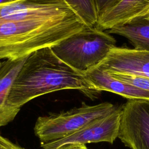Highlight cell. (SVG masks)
I'll list each match as a JSON object with an SVG mask.
<instances>
[{
    "mask_svg": "<svg viewBox=\"0 0 149 149\" xmlns=\"http://www.w3.org/2000/svg\"><path fill=\"white\" fill-rule=\"evenodd\" d=\"M87 27L63 0L0 18V61L51 47Z\"/></svg>",
    "mask_w": 149,
    "mask_h": 149,
    "instance_id": "cell-1",
    "label": "cell"
},
{
    "mask_svg": "<svg viewBox=\"0 0 149 149\" xmlns=\"http://www.w3.org/2000/svg\"><path fill=\"white\" fill-rule=\"evenodd\" d=\"M62 90H77L94 99L101 93L81 74L60 59L51 47L38 49L26 58L8 98V104L20 111L29 101Z\"/></svg>",
    "mask_w": 149,
    "mask_h": 149,
    "instance_id": "cell-2",
    "label": "cell"
},
{
    "mask_svg": "<svg viewBox=\"0 0 149 149\" xmlns=\"http://www.w3.org/2000/svg\"><path fill=\"white\" fill-rule=\"evenodd\" d=\"M116 43L106 31L87 27L51 48L63 62L84 74L102 62Z\"/></svg>",
    "mask_w": 149,
    "mask_h": 149,
    "instance_id": "cell-3",
    "label": "cell"
},
{
    "mask_svg": "<svg viewBox=\"0 0 149 149\" xmlns=\"http://www.w3.org/2000/svg\"><path fill=\"white\" fill-rule=\"evenodd\" d=\"M118 107L108 102L88 105L84 102L79 107L48 115L39 116L34 130L41 143H47L67 137L93 120L108 115Z\"/></svg>",
    "mask_w": 149,
    "mask_h": 149,
    "instance_id": "cell-4",
    "label": "cell"
},
{
    "mask_svg": "<svg viewBox=\"0 0 149 149\" xmlns=\"http://www.w3.org/2000/svg\"><path fill=\"white\" fill-rule=\"evenodd\" d=\"M118 138L130 149H149V100H128L122 106Z\"/></svg>",
    "mask_w": 149,
    "mask_h": 149,
    "instance_id": "cell-5",
    "label": "cell"
},
{
    "mask_svg": "<svg viewBox=\"0 0 149 149\" xmlns=\"http://www.w3.org/2000/svg\"><path fill=\"white\" fill-rule=\"evenodd\" d=\"M121 115L122 106L110 114L93 120L67 137L41 143V146L43 149H58L65 144L72 143L86 144L105 141L112 144L118 137Z\"/></svg>",
    "mask_w": 149,
    "mask_h": 149,
    "instance_id": "cell-6",
    "label": "cell"
},
{
    "mask_svg": "<svg viewBox=\"0 0 149 149\" xmlns=\"http://www.w3.org/2000/svg\"><path fill=\"white\" fill-rule=\"evenodd\" d=\"M97 67L109 73H133L149 77V51L116 46Z\"/></svg>",
    "mask_w": 149,
    "mask_h": 149,
    "instance_id": "cell-7",
    "label": "cell"
},
{
    "mask_svg": "<svg viewBox=\"0 0 149 149\" xmlns=\"http://www.w3.org/2000/svg\"><path fill=\"white\" fill-rule=\"evenodd\" d=\"M84 75L99 92L102 91L111 92L128 100H149V91L118 80L97 66L86 72Z\"/></svg>",
    "mask_w": 149,
    "mask_h": 149,
    "instance_id": "cell-8",
    "label": "cell"
},
{
    "mask_svg": "<svg viewBox=\"0 0 149 149\" xmlns=\"http://www.w3.org/2000/svg\"><path fill=\"white\" fill-rule=\"evenodd\" d=\"M149 5V0H121L98 16L95 27L102 31L133 20Z\"/></svg>",
    "mask_w": 149,
    "mask_h": 149,
    "instance_id": "cell-9",
    "label": "cell"
},
{
    "mask_svg": "<svg viewBox=\"0 0 149 149\" xmlns=\"http://www.w3.org/2000/svg\"><path fill=\"white\" fill-rule=\"evenodd\" d=\"M27 58L6 59L0 67V127L12 122L19 112L8 105V98L12 86Z\"/></svg>",
    "mask_w": 149,
    "mask_h": 149,
    "instance_id": "cell-10",
    "label": "cell"
},
{
    "mask_svg": "<svg viewBox=\"0 0 149 149\" xmlns=\"http://www.w3.org/2000/svg\"><path fill=\"white\" fill-rule=\"evenodd\" d=\"M106 31L126 38L136 49L149 51V17L134 19Z\"/></svg>",
    "mask_w": 149,
    "mask_h": 149,
    "instance_id": "cell-11",
    "label": "cell"
},
{
    "mask_svg": "<svg viewBox=\"0 0 149 149\" xmlns=\"http://www.w3.org/2000/svg\"><path fill=\"white\" fill-rule=\"evenodd\" d=\"M86 26L95 27L98 15L95 0H63Z\"/></svg>",
    "mask_w": 149,
    "mask_h": 149,
    "instance_id": "cell-12",
    "label": "cell"
},
{
    "mask_svg": "<svg viewBox=\"0 0 149 149\" xmlns=\"http://www.w3.org/2000/svg\"><path fill=\"white\" fill-rule=\"evenodd\" d=\"M107 73L118 80L149 91V77L133 73L119 72Z\"/></svg>",
    "mask_w": 149,
    "mask_h": 149,
    "instance_id": "cell-13",
    "label": "cell"
},
{
    "mask_svg": "<svg viewBox=\"0 0 149 149\" xmlns=\"http://www.w3.org/2000/svg\"><path fill=\"white\" fill-rule=\"evenodd\" d=\"M98 16L104 12L114 6L121 0H95Z\"/></svg>",
    "mask_w": 149,
    "mask_h": 149,
    "instance_id": "cell-14",
    "label": "cell"
},
{
    "mask_svg": "<svg viewBox=\"0 0 149 149\" xmlns=\"http://www.w3.org/2000/svg\"><path fill=\"white\" fill-rule=\"evenodd\" d=\"M0 149H26L0 134Z\"/></svg>",
    "mask_w": 149,
    "mask_h": 149,
    "instance_id": "cell-15",
    "label": "cell"
},
{
    "mask_svg": "<svg viewBox=\"0 0 149 149\" xmlns=\"http://www.w3.org/2000/svg\"><path fill=\"white\" fill-rule=\"evenodd\" d=\"M58 149H88L85 144H77V143H72L65 144Z\"/></svg>",
    "mask_w": 149,
    "mask_h": 149,
    "instance_id": "cell-16",
    "label": "cell"
},
{
    "mask_svg": "<svg viewBox=\"0 0 149 149\" xmlns=\"http://www.w3.org/2000/svg\"><path fill=\"white\" fill-rule=\"evenodd\" d=\"M149 17V5L142 12H141L134 19L141 18V17Z\"/></svg>",
    "mask_w": 149,
    "mask_h": 149,
    "instance_id": "cell-17",
    "label": "cell"
},
{
    "mask_svg": "<svg viewBox=\"0 0 149 149\" xmlns=\"http://www.w3.org/2000/svg\"><path fill=\"white\" fill-rule=\"evenodd\" d=\"M20 0H0V5H3V4H7L14 2H16Z\"/></svg>",
    "mask_w": 149,
    "mask_h": 149,
    "instance_id": "cell-18",
    "label": "cell"
},
{
    "mask_svg": "<svg viewBox=\"0 0 149 149\" xmlns=\"http://www.w3.org/2000/svg\"><path fill=\"white\" fill-rule=\"evenodd\" d=\"M2 63H3V62H2V61H0V67L1 66V65H2Z\"/></svg>",
    "mask_w": 149,
    "mask_h": 149,
    "instance_id": "cell-19",
    "label": "cell"
}]
</instances>
